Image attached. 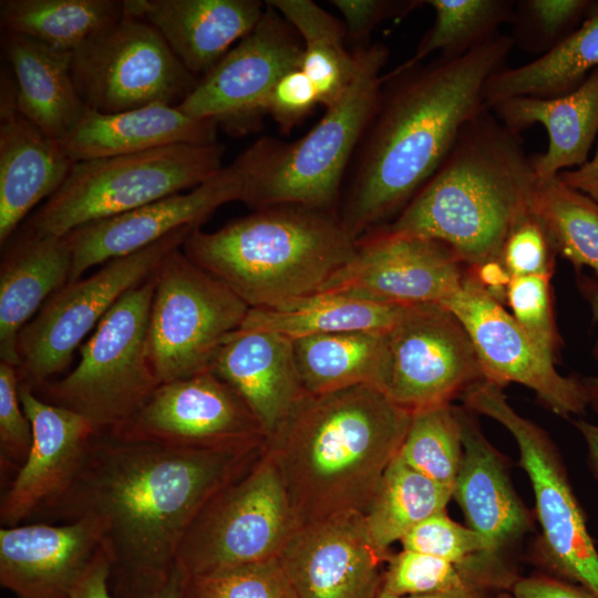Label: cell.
<instances>
[{
	"mask_svg": "<svg viewBox=\"0 0 598 598\" xmlns=\"http://www.w3.org/2000/svg\"><path fill=\"white\" fill-rule=\"evenodd\" d=\"M74 163L59 141L47 136L18 110L12 76L2 74L0 97V244L52 196Z\"/></svg>",
	"mask_w": 598,
	"mask_h": 598,
	"instance_id": "23",
	"label": "cell"
},
{
	"mask_svg": "<svg viewBox=\"0 0 598 598\" xmlns=\"http://www.w3.org/2000/svg\"><path fill=\"white\" fill-rule=\"evenodd\" d=\"M292 343L298 374L306 393L322 394L363 384L382 389L386 367V332L316 334L295 339Z\"/></svg>",
	"mask_w": 598,
	"mask_h": 598,
	"instance_id": "33",
	"label": "cell"
},
{
	"mask_svg": "<svg viewBox=\"0 0 598 598\" xmlns=\"http://www.w3.org/2000/svg\"><path fill=\"white\" fill-rule=\"evenodd\" d=\"M513 598H597L580 586L548 577H527L513 582Z\"/></svg>",
	"mask_w": 598,
	"mask_h": 598,
	"instance_id": "49",
	"label": "cell"
},
{
	"mask_svg": "<svg viewBox=\"0 0 598 598\" xmlns=\"http://www.w3.org/2000/svg\"><path fill=\"white\" fill-rule=\"evenodd\" d=\"M193 229H178L144 249L112 259L52 295L19 334L20 383L35 389L62 372L114 303L153 275L163 257Z\"/></svg>",
	"mask_w": 598,
	"mask_h": 598,
	"instance_id": "13",
	"label": "cell"
},
{
	"mask_svg": "<svg viewBox=\"0 0 598 598\" xmlns=\"http://www.w3.org/2000/svg\"><path fill=\"white\" fill-rule=\"evenodd\" d=\"M187 576L175 565L165 584L150 598H184V586Z\"/></svg>",
	"mask_w": 598,
	"mask_h": 598,
	"instance_id": "54",
	"label": "cell"
},
{
	"mask_svg": "<svg viewBox=\"0 0 598 598\" xmlns=\"http://www.w3.org/2000/svg\"><path fill=\"white\" fill-rule=\"evenodd\" d=\"M176 107L195 118L214 120L233 135L258 131L265 102L276 82L301 68L303 43L272 6Z\"/></svg>",
	"mask_w": 598,
	"mask_h": 598,
	"instance_id": "15",
	"label": "cell"
},
{
	"mask_svg": "<svg viewBox=\"0 0 598 598\" xmlns=\"http://www.w3.org/2000/svg\"><path fill=\"white\" fill-rule=\"evenodd\" d=\"M103 551L91 518L2 526L0 582L18 598H70Z\"/></svg>",
	"mask_w": 598,
	"mask_h": 598,
	"instance_id": "22",
	"label": "cell"
},
{
	"mask_svg": "<svg viewBox=\"0 0 598 598\" xmlns=\"http://www.w3.org/2000/svg\"><path fill=\"white\" fill-rule=\"evenodd\" d=\"M441 305L468 333L486 381L502 388L522 384L560 416L582 413L588 406L581 379L558 373L555 360L533 342L470 267L460 289Z\"/></svg>",
	"mask_w": 598,
	"mask_h": 598,
	"instance_id": "17",
	"label": "cell"
},
{
	"mask_svg": "<svg viewBox=\"0 0 598 598\" xmlns=\"http://www.w3.org/2000/svg\"><path fill=\"white\" fill-rule=\"evenodd\" d=\"M244 192V172L234 161L193 189L71 230L62 236L72 251L69 282L82 278L95 266L144 249L178 229L199 228L220 206L241 202Z\"/></svg>",
	"mask_w": 598,
	"mask_h": 598,
	"instance_id": "19",
	"label": "cell"
},
{
	"mask_svg": "<svg viewBox=\"0 0 598 598\" xmlns=\"http://www.w3.org/2000/svg\"><path fill=\"white\" fill-rule=\"evenodd\" d=\"M377 598H482V594L481 588L468 587L446 592L416 596H388L379 594Z\"/></svg>",
	"mask_w": 598,
	"mask_h": 598,
	"instance_id": "55",
	"label": "cell"
},
{
	"mask_svg": "<svg viewBox=\"0 0 598 598\" xmlns=\"http://www.w3.org/2000/svg\"><path fill=\"white\" fill-rule=\"evenodd\" d=\"M2 48L19 112L47 136L61 141L87 110L72 79V52L11 33H4Z\"/></svg>",
	"mask_w": 598,
	"mask_h": 598,
	"instance_id": "30",
	"label": "cell"
},
{
	"mask_svg": "<svg viewBox=\"0 0 598 598\" xmlns=\"http://www.w3.org/2000/svg\"><path fill=\"white\" fill-rule=\"evenodd\" d=\"M399 456L419 473L453 489L463 457L456 408L446 403L412 412Z\"/></svg>",
	"mask_w": 598,
	"mask_h": 598,
	"instance_id": "39",
	"label": "cell"
},
{
	"mask_svg": "<svg viewBox=\"0 0 598 598\" xmlns=\"http://www.w3.org/2000/svg\"><path fill=\"white\" fill-rule=\"evenodd\" d=\"M556 251L530 208L516 220L503 246L501 261L509 277L553 276Z\"/></svg>",
	"mask_w": 598,
	"mask_h": 598,
	"instance_id": "46",
	"label": "cell"
},
{
	"mask_svg": "<svg viewBox=\"0 0 598 598\" xmlns=\"http://www.w3.org/2000/svg\"><path fill=\"white\" fill-rule=\"evenodd\" d=\"M467 266L445 244L381 228L357 241L354 256L319 291L411 306L443 303L462 286Z\"/></svg>",
	"mask_w": 598,
	"mask_h": 598,
	"instance_id": "18",
	"label": "cell"
},
{
	"mask_svg": "<svg viewBox=\"0 0 598 598\" xmlns=\"http://www.w3.org/2000/svg\"><path fill=\"white\" fill-rule=\"evenodd\" d=\"M218 124L195 118L176 106L152 104L118 113L86 110L60 142L73 162L143 153L177 144L217 143Z\"/></svg>",
	"mask_w": 598,
	"mask_h": 598,
	"instance_id": "27",
	"label": "cell"
},
{
	"mask_svg": "<svg viewBox=\"0 0 598 598\" xmlns=\"http://www.w3.org/2000/svg\"><path fill=\"white\" fill-rule=\"evenodd\" d=\"M124 16L123 0H1L4 33L73 52Z\"/></svg>",
	"mask_w": 598,
	"mask_h": 598,
	"instance_id": "35",
	"label": "cell"
},
{
	"mask_svg": "<svg viewBox=\"0 0 598 598\" xmlns=\"http://www.w3.org/2000/svg\"><path fill=\"white\" fill-rule=\"evenodd\" d=\"M109 576L110 563L103 551L70 598H112Z\"/></svg>",
	"mask_w": 598,
	"mask_h": 598,
	"instance_id": "50",
	"label": "cell"
},
{
	"mask_svg": "<svg viewBox=\"0 0 598 598\" xmlns=\"http://www.w3.org/2000/svg\"><path fill=\"white\" fill-rule=\"evenodd\" d=\"M318 104L315 85L301 68H297L286 72L272 86L265 102V114L288 135Z\"/></svg>",
	"mask_w": 598,
	"mask_h": 598,
	"instance_id": "47",
	"label": "cell"
},
{
	"mask_svg": "<svg viewBox=\"0 0 598 598\" xmlns=\"http://www.w3.org/2000/svg\"><path fill=\"white\" fill-rule=\"evenodd\" d=\"M550 279L546 275L511 277L504 299L533 342L555 360L563 340L556 324Z\"/></svg>",
	"mask_w": 598,
	"mask_h": 598,
	"instance_id": "44",
	"label": "cell"
},
{
	"mask_svg": "<svg viewBox=\"0 0 598 598\" xmlns=\"http://www.w3.org/2000/svg\"><path fill=\"white\" fill-rule=\"evenodd\" d=\"M434 11V22L422 37L412 56L398 65L408 69L432 54L460 56L498 35L511 22L515 1L511 0H425Z\"/></svg>",
	"mask_w": 598,
	"mask_h": 598,
	"instance_id": "38",
	"label": "cell"
},
{
	"mask_svg": "<svg viewBox=\"0 0 598 598\" xmlns=\"http://www.w3.org/2000/svg\"><path fill=\"white\" fill-rule=\"evenodd\" d=\"M181 246L171 249L155 270L147 348L159 384L209 371L250 309Z\"/></svg>",
	"mask_w": 598,
	"mask_h": 598,
	"instance_id": "9",
	"label": "cell"
},
{
	"mask_svg": "<svg viewBox=\"0 0 598 598\" xmlns=\"http://www.w3.org/2000/svg\"><path fill=\"white\" fill-rule=\"evenodd\" d=\"M514 45L511 35L499 33L463 55L383 74L338 209L354 240L392 221L434 175L465 124L487 109L485 84Z\"/></svg>",
	"mask_w": 598,
	"mask_h": 598,
	"instance_id": "2",
	"label": "cell"
},
{
	"mask_svg": "<svg viewBox=\"0 0 598 598\" xmlns=\"http://www.w3.org/2000/svg\"><path fill=\"white\" fill-rule=\"evenodd\" d=\"M299 33L303 43L301 70L315 85L320 104L334 105L350 86L357 58L342 21L311 0H268Z\"/></svg>",
	"mask_w": 598,
	"mask_h": 598,
	"instance_id": "34",
	"label": "cell"
},
{
	"mask_svg": "<svg viewBox=\"0 0 598 598\" xmlns=\"http://www.w3.org/2000/svg\"><path fill=\"white\" fill-rule=\"evenodd\" d=\"M19 396L32 426V445L1 496L3 527L35 519L69 488L96 433L85 417L43 401L27 384H19Z\"/></svg>",
	"mask_w": 598,
	"mask_h": 598,
	"instance_id": "21",
	"label": "cell"
},
{
	"mask_svg": "<svg viewBox=\"0 0 598 598\" xmlns=\"http://www.w3.org/2000/svg\"><path fill=\"white\" fill-rule=\"evenodd\" d=\"M342 16L352 51L370 44V35L383 21L404 16L424 2L420 0H331Z\"/></svg>",
	"mask_w": 598,
	"mask_h": 598,
	"instance_id": "48",
	"label": "cell"
},
{
	"mask_svg": "<svg viewBox=\"0 0 598 598\" xmlns=\"http://www.w3.org/2000/svg\"><path fill=\"white\" fill-rule=\"evenodd\" d=\"M598 66V2L579 27L551 50L517 68L495 72L484 87V104L517 96L550 99L573 92Z\"/></svg>",
	"mask_w": 598,
	"mask_h": 598,
	"instance_id": "31",
	"label": "cell"
},
{
	"mask_svg": "<svg viewBox=\"0 0 598 598\" xmlns=\"http://www.w3.org/2000/svg\"><path fill=\"white\" fill-rule=\"evenodd\" d=\"M557 177L568 186L598 202V147L591 159L580 167L559 173Z\"/></svg>",
	"mask_w": 598,
	"mask_h": 598,
	"instance_id": "52",
	"label": "cell"
},
{
	"mask_svg": "<svg viewBox=\"0 0 598 598\" xmlns=\"http://www.w3.org/2000/svg\"><path fill=\"white\" fill-rule=\"evenodd\" d=\"M17 368L0 361V462L4 474L16 473L32 445V426L19 396Z\"/></svg>",
	"mask_w": 598,
	"mask_h": 598,
	"instance_id": "45",
	"label": "cell"
},
{
	"mask_svg": "<svg viewBox=\"0 0 598 598\" xmlns=\"http://www.w3.org/2000/svg\"><path fill=\"white\" fill-rule=\"evenodd\" d=\"M576 280L581 296L590 307L594 319L598 321V279L594 276L577 272ZM581 381L588 399V405L598 413V374L590 378H582Z\"/></svg>",
	"mask_w": 598,
	"mask_h": 598,
	"instance_id": "51",
	"label": "cell"
},
{
	"mask_svg": "<svg viewBox=\"0 0 598 598\" xmlns=\"http://www.w3.org/2000/svg\"><path fill=\"white\" fill-rule=\"evenodd\" d=\"M466 408L502 424L514 437L519 462L532 483L542 528V551L549 567L598 598V551L548 435L518 414L502 386L483 380L467 389Z\"/></svg>",
	"mask_w": 598,
	"mask_h": 598,
	"instance_id": "11",
	"label": "cell"
},
{
	"mask_svg": "<svg viewBox=\"0 0 598 598\" xmlns=\"http://www.w3.org/2000/svg\"><path fill=\"white\" fill-rule=\"evenodd\" d=\"M482 586H485L482 580L466 567L402 549L388 560L379 594L416 596Z\"/></svg>",
	"mask_w": 598,
	"mask_h": 598,
	"instance_id": "42",
	"label": "cell"
},
{
	"mask_svg": "<svg viewBox=\"0 0 598 598\" xmlns=\"http://www.w3.org/2000/svg\"><path fill=\"white\" fill-rule=\"evenodd\" d=\"M282 478L266 447L199 511L179 546L186 576L278 557L298 529Z\"/></svg>",
	"mask_w": 598,
	"mask_h": 598,
	"instance_id": "10",
	"label": "cell"
},
{
	"mask_svg": "<svg viewBox=\"0 0 598 598\" xmlns=\"http://www.w3.org/2000/svg\"><path fill=\"white\" fill-rule=\"evenodd\" d=\"M390 557L359 512L299 526L278 556L299 598H377Z\"/></svg>",
	"mask_w": 598,
	"mask_h": 598,
	"instance_id": "20",
	"label": "cell"
},
{
	"mask_svg": "<svg viewBox=\"0 0 598 598\" xmlns=\"http://www.w3.org/2000/svg\"><path fill=\"white\" fill-rule=\"evenodd\" d=\"M210 370L245 401L267 440L306 394L292 340L244 323L224 342Z\"/></svg>",
	"mask_w": 598,
	"mask_h": 598,
	"instance_id": "25",
	"label": "cell"
},
{
	"mask_svg": "<svg viewBox=\"0 0 598 598\" xmlns=\"http://www.w3.org/2000/svg\"><path fill=\"white\" fill-rule=\"evenodd\" d=\"M106 433L220 452H250L267 443L245 401L212 370L158 384L126 423Z\"/></svg>",
	"mask_w": 598,
	"mask_h": 598,
	"instance_id": "16",
	"label": "cell"
},
{
	"mask_svg": "<svg viewBox=\"0 0 598 598\" xmlns=\"http://www.w3.org/2000/svg\"><path fill=\"white\" fill-rule=\"evenodd\" d=\"M71 74L85 106L105 114L177 106L199 81L152 24L125 11L72 52Z\"/></svg>",
	"mask_w": 598,
	"mask_h": 598,
	"instance_id": "12",
	"label": "cell"
},
{
	"mask_svg": "<svg viewBox=\"0 0 598 598\" xmlns=\"http://www.w3.org/2000/svg\"><path fill=\"white\" fill-rule=\"evenodd\" d=\"M453 489L410 467L399 454L383 473L367 512L369 535L383 550L427 517L445 511Z\"/></svg>",
	"mask_w": 598,
	"mask_h": 598,
	"instance_id": "36",
	"label": "cell"
},
{
	"mask_svg": "<svg viewBox=\"0 0 598 598\" xmlns=\"http://www.w3.org/2000/svg\"><path fill=\"white\" fill-rule=\"evenodd\" d=\"M72 251L64 237L23 228L0 268V359L19 365L21 330L70 281Z\"/></svg>",
	"mask_w": 598,
	"mask_h": 598,
	"instance_id": "29",
	"label": "cell"
},
{
	"mask_svg": "<svg viewBox=\"0 0 598 598\" xmlns=\"http://www.w3.org/2000/svg\"><path fill=\"white\" fill-rule=\"evenodd\" d=\"M535 179L519 135L483 109L427 183L380 228L439 240L470 268L501 261L509 230L529 207Z\"/></svg>",
	"mask_w": 598,
	"mask_h": 598,
	"instance_id": "4",
	"label": "cell"
},
{
	"mask_svg": "<svg viewBox=\"0 0 598 598\" xmlns=\"http://www.w3.org/2000/svg\"><path fill=\"white\" fill-rule=\"evenodd\" d=\"M181 248L249 308H274L318 292L354 256L357 240L337 213L281 204L214 231L195 228Z\"/></svg>",
	"mask_w": 598,
	"mask_h": 598,
	"instance_id": "5",
	"label": "cell"
},
{
	"mask_svg": "<svg viewBox=\"0 0 598 598\" xmlns=\"http://www.w3.org/2000/svg\"><path fill=\"white\" fill-rule=\"evenodd\" d=\"M411 415L373 385L306 393L266 444L299 526L364 514Z\"/></svg>",
	"mask_w": 598,
	"mask_h": 598,
	"instance_id": "3",
	"label": "cell"
},
{
	"mask_svg": "<svg viewBox=\"0 0 598 598\" xmlns=\"http://www.w3.org/2000/svg\"><path fill=\"white\" fill-rule=\"evenodd\" d=\"M463 457L453 488L467 527L483 540L488 555L498 553L530 528L529 515L515 493L495 448L472 416L456 408Z\"/></svg>",
	"mask_w": 598,
	"mask_h": 598,
	"instance_id": "26",
	"label": "cell"
},
{
	"mask_svg": "<svg viewBox=\"0 0 598 598\" xmlns=\"http://www.w3.org/2000/svg\"><path fill=\"white\" fill-rule=\"evenodd\" d=\"M594 1L519 0L511 22V38L524 51L543 55L576 30Z\"/></svg>",
	"mask_w": 598,
	"mask_h": 598,
	"instance_id": "43",
	"label": "cell"
},
{
	"mask_svg": "<svg viewBox=\"0 0 598 598\" xmlns=\"http://www.w3.org/2000/svg\"><path fill=\"white\" fill-rule=\"evenodd\" d=\"M403 549L434 557L472 570L484 585L503 582L497 557L486 551L482 538L468 527L439 512L413 527L401 540Z\"/></svg>",
	"mask_w": 598,
	"mask_h": 598,
	"instance_id": "40",
	"label": "cell"
},
{
	"mask_svg": "<svg viewBox=\"0 0 598 598\" xmlns=\"http://www.w3.org/2000/svg\"><path fill=\"white\" fill-rule=\"evenodd\" d=\"M184 598H299L278 557L187 576Z\"/></svg>",
	"mask_w": 598,
	"mask_h": 598,
	"instance_id": "41",
	"label": "cell"
},
{
	"mask_svg": "<svg viewBox=\"0 0 598 598\" xmlns=\"http://www.w3.org/2000/svg\"><path fill=\"white\" fill-rule=\"evenodd\" d=\"M574 425L586 442L591 466L598 477V425L591 424L584 420L575 421Z\"/></svg>",
	"mask_w": 598,
	"mask_h": 598,
	"instance_id": "53",
	"label": "cell"
},
{
	"mask_svg": "<svg viewBox=\"0 0 598 598\" xmlns=\"http://www.w3.org/2000/svg\"><path fill=\"white\" fill-rule=\"evenodd\" d=\"M355 75L343 94L301 138L255 141L235 162L245 176L243 203L254 210L281 204L338 214L342 185L383 86L389 50L370 43L352 51Z\"/></svg>",
	"mask_w": 598,
	"mask_h": 598,
	"instance_id": "6",
	"label": "cell"
},
{
	"mask_svg": "<svg viewBox=\"0 0 598 598\" xmlns=\"http://www.w3.org/2000/svg\"><path fill=\"white\" fill-rule=\"evenodd\" d=\"M489 110L517 135L535 124L544 126L547 150L530 157L536 177H555L580 167L588 161L598 133V66L568 94L550 99L511 97Z\"/></svg>",
	"mask_w": 598,
	"mask_h": 598,
	"instance_id": "28",
	"label": "cell"
},
{
	"mask_svg": "<svg viewBox=\"0 0 598 598\" xmlns=\"http://www.w3.org/2000/svg\"><path fill=\"white\" fill-rule=\"evenodd\" d=\"M155 271L126 291L80 347L76 367L33 392L85 417L96 433L126 423L159 384L147 348Z\"/></svg>",
	"mask_w": 598,
	"mask_h": 598,
	"instance_id": "8",
	"label": "cell"
},
{
	"mask_svg": "<svg viewBox=\"0 0 598 598\" xmlns=\"http://www.w3.org/2000/svg\"><path fill=\"white\" fill-rule=\"evenodd\" d=\"M406 306L339 291H318L274 308H250L243 323L291 340L347 331L388 332Z\"/></svg>",
	"mask_w": 598,
	"mask_h": 598,
	"instance_id": "32",
	"label": "cell"
},
{
	"mask_svg": "<svg viewBox=\"0 0 598 598\" xmlns=\"http://www.w3.org/2000/svg\"><path fill=\"white\" fill-rule=\"evenodd\" d=\"M265 447L206 451L95 433L72 484L35 520L94 519L112 598H150L171 576L203 506Z\"/></svg>",
	"mask_w": 598,
	"mask_h": 598,
	"instance_id": "1",
	"label": "cell"
},
{
	"mask_svg": "<svg viewBox=\"0 0 598 598\" xmlns=\"http://www.w3.org/2000/svg\"><path fill=\"white\" fill-rule=\"evenodd\" d=\"M485 380L465 328L440 303L406 306L386 332L382 392L410 411L451 403Z\"/></svg>",
	"mask_w": 598,
	"mask_h": 598,
	"instance_id": "14",
	"label": "cell"
},
{
	"mask_svg": "<svg viewBox=\"0 0 598 598\" xmlns=\"http://www.w3.org/2000/svg\"><path fill=\"white\" fill-rule=\"evenodd\" d=\"M498 598H513L512 596L507 595V594H503L501 595Z\"/></svg>",
	"mask_w": 598,
	"mask_h": 598,
	"instance_id": "56",
	"label": "cell"
},
{
	"mask_svg": "<svg viewBox=\"0 0 598 598\" xmlns=\"http://www.w3.org/2000/svg\"><path fill=\"white\" fill-rule=\"evenodd\" d=\"M125 13L145 20L196 78L206 75L257 25L259 0H123Z\"/></svg>",
	"mask_w": 598,
	"mask_h": 598,
	"instance_id": "24",
	"label": "cell"
},
{
	"mask_svg": "<svg viewBox=\"0 0 598 598\" xmlns=\"http://www.w3.org/2000/svg\"><path fill=\"white\" fill-rule=\"evenodd\" d=\"M225 145L177 144L143 153L76 162L24 229L62 237L203 184L223 167Z\"/></svg>",
	"mask_w": 598,
	"mask_h": 598,
	"instance_id": "7",
	"label": "cell"
},
{
	"mask_svg": "<svg viewBox=\"0 0 598 598\" xmlns=\"http://www.w3.org/2000/svg\"><path fill=\"white\" fill-rule=\"evenodd\" d=\"M529 208L545 227L556 254L598 279V202L557 176L536 177Z\"/></svg>",
	"mask_w": 598,
	"mask_h": 598,
	"instance_id": "37",
	"label": "cell"
}]
</instances>
